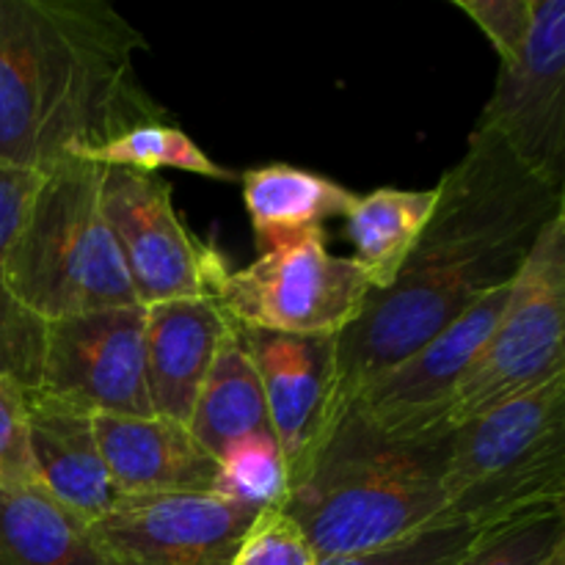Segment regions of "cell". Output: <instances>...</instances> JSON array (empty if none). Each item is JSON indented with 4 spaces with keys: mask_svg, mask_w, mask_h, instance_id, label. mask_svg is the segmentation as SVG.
<instances>
[{
    "mask_svg": "<svg viewBox=\"0 0 565 565\" xmlns=\"http://www.w3.org/2000/svg\"><path fill=\"white\" fill-rule=\"evenodd\" d=\"M99 204L141 307L180 298L215 301L230 263L182 224L169 182L147 171L103 166Z\"/></svg>",
    "mask_w": 565,
    "mask_h": 565,
    "instance_id": "obj_8",
    "label": "cell"
},
{
    "mask_svg": "<svg viewBox=\"0 0 565 565\" xmlns=\"http://www.w3.org/2000/svg\"><path fill=\"white\" fill-rule=\"evenodd\" d=\"M28 445H31L36 486L94 524L114 508L116 489L94 434V414L58 397L28 392Z\"/></svg>",
    "mask_w": 565,
    "mask_h": 565,
    "instance_id": "obj_15",
    "label": "cell"
},
{
    "mask_svg": "<svg viewBox=\"0 0 565 565\" xmlns=\"http://www.w3.org/2000/svg\"><path fill=\"white\" fill-rule=\"evenodd\" d=\"M39 180L42 174L0 169V375L17 381L28 392L39 379L44 323L14 298L6 265Z\"/></svg>",
    "mask_w": 565,
    "mask_h": 565,
    "instance_id": "obj_21",
    "label": "cell"
},
{
    "mask_svg": "<svg viewBox=\"0 0 565 565\" xmlns=\"http://www.w3.org/2000/svg\"><path fill=\"white\" fill-rule=\"evenodd\" d=\"M494 47L500 66L522 53L533 20V0H452Z\"/></svg>",
    "mask_w": 565,
    "mask_h": 565,
    "instance_id": "obj_28",
    "label": "cell"
},
{
    "mask_svg": "<svg viewBox=\"0 0 565 565\" xmlns=\"http://www.w3.org/2000/svg\"><path fill=\"white\" fill-rule=\"evenodd\" d=\"M86 160H94L99 166L147 171V174H154L158 169H177L218 182H232L237 177L235 171L215 163L188 132L169 121H149V125L132 127V130L116 136L114 141L88 152Z\"/></svg>",
    "mask_w": 565,
    "mask_h": 565,
    "instance_id": "obj_22",
    "label": "cell"
},
{
    "mask_svg": "<svg viewBox=\"0 0 565 565\" xmlns=\"http://www.w3.org/2000/svg\"><path fill=\"white\" fill-rule=\"evenodd\" d=\"M237 331L263 381L270 434L279 441L292 491L337 428V337Z\"/></svg>",
    "mask_w": 565,
    "mask_h": 565,
    "instance_id": "obj_13",
    "label": "cell"
},
{
    "mask_svg": "<svg viewBox=\"0 0 565 565\" xmlns=\"http://www.w3.org/2000/svg\"><path fill=\"white\" fill-rule=\"evenodd\" d=\"M213 494L257 513L285 508L290 497V475L270 430L243 436L221 452Z\"/></svg>",
    "mask_w": 565,
    "mask_h": 565,
    "instance_id": "obj_23",
    "label": "cell"
},
{
    "mask_svg": "<svg viewBox=\"0 0 565 565\" xmlns=\"http://www.w3.org/2000/svg\"><path fill=\"white\" fill-rule=\"evenodd\" d=\"M565 213V191L530 174L491 130L436 185V207L390 290H370L337 337V423L379 373L406 359L522 270L535 241Z\"/></svg>",
    "mask_w": 565,
    "mask_h": 565,
    "instance_id": "obj_1",
    "label": "cell"
},
{
    "mask_svg": "<svg viewBox=\"0 0 565 565\" xmlns=\"http://www.w3.org/2000/svg\"><path fill=\"white\" fill-rule=\"evenodd\" d=\"M546 565H565V550L555 552V555H552V561L546 563Z\"/></svg>",
    "mask_w": 565,
    "mask_h": 565,
    "instance_id": "obj_29",
    "label": "cell"
},
{
    "mask_svg": "<svg viewBox=\"0 0 565 565\" xmlns=\"http://www.w3.org/2000/svg\"><path fill=\"white\" fill-rule=\"evenodd\" d=\"M147 392L154 417L188 425L202 381L230 320L213 298H180L143 307Z\"/></svg>",
    "mask_w": 565,
    "mask_h": 565,
    "instance_id": "obj_16",
    "label": "cell"
},
{
    "mask_svg": "<svg viewBox=\"0 0 565 565\" xmlns=\"http://www.w3.org/2000/svg\"><path fill=\"white\" fill-rule=\"evenodd\" d=\"M188 430L215 458L243 436L270 430L263 381L241 331L230 323L193 403Z\"/></svg>",
    "mask_w": 565,
    "mask_h": 565,
    "instance_id": "obj_19",
    "label": "cell"
},
{
    "mask_svg": "<svg viewBox=\"0 0 565 565\" xmlns=\"http://www.w3.org/2000/svg\"><path fill=\"white\" fill-rule=\"evenodd\" d=\"M436 207V188L403 191L379 188L356 196L345 213L348 241L353 243V263L367 279L370 290H390L417 248Z\"/></svg>",
    "mask_w": 565,
    "mask_h": 565,
    "instance_id": "obj_18",
    "label": "cell"
},
{
    "mask_svg": "<svg viewBox=\"0 0 565 565\" xmlns=\"http://www.w3.org/2000/svg\"><path fill=\"white\" fill-rule=\"evenodd\" d=\"M447 439L395 441L353 408L281 511L307 535L318 561L390 550L441 524Z\"/></svg>",
    "mask_w": 565,
    "mask_h": 565,
    "instance_id": "obj_3",
    "label": "cell"
},
{
    "mask_svg": "<svg viewBox=\"0 0 565 565\" xmlns=\"http://www.w3.org/2000/svg\"><path fill=\"white\" fill-rule=\"evenodd\" d=\"M478 535V530L447 524V527L425 530L403 544L373 552V555L337 557V561H320V565H452L475 544Z\"/></svg>",
    "mask_w": 565,
    "mask_h": 565,
    "instance_id": "obj_27",
    "label": "cell"
},
{
    "mask_svg": "<svg viewBox=\"0 0 565 565\" xmlns=\"http://www.w3.org/2000/svg\"><path fill=\"white\" fill-rule=\"evenodd\" d=\"M230 565H320L307 535L281 508L259 511Z\"/></svg>",
    "mask_w": 565,
    "mask_h": 565,
    "instance_id": "obj_25",
    "label": "cell"
},
{
    "mask_svg": "<svg viewBox=\"0 0 565 565\" xmlns=\"http://www.w3.org/2000/svg\"><path fill=\"white\" fill-rule=\"evenodd\" d=\"M565 550V508H544L491 527L452 565H546Z\"/></svg>",
    "mask_w": 565,
    "mask_h": 565,
    "instance_id": "obj_24",
    "label": "cell"
},
{
    "mask_svg": "<svg viewBox=\"0 0 565 565\" xmlns=\"http://www.w3.org/2000/svg\"><path fill=\"white\" fill-rule=\"evenodd\" d=\"M143 326L141 303L50 320L31 392L58 397L88 414L152 417Z\"/></svg>",
    "mask_w": 565,
    "mask_h": 565,
    "instance_id": "obj_9",
    "label": "cell"
},
{
    "mask_svg": "<svg viewBox=\"0 0 565 565\" xmlns=\"http://www.w3.org/2000/svg\"><path fill=\"white\" fill-rule=\"evenodd\" d=\"M94 434L119 497L213 491L218 458L204 450L188 425L163 417L94 414Z\"/></svg>",
    "mask_w": 565,
    "mask_h": 565,
    "instance_id": "obj_14",
    "label": "cell"
},
{
    "mask_svg": "<svg viewBox=\"0 0 565 565\" xmlns=\"http://www.w3.org/2000/svg\"><path fill=\"white\" fill-rule=\"evenodd\" d=\"M441 524L486 533L565 508V375L458 425L441 467Z\"/></svg>",
    "mask_w": 565,
    "mask_h": 565,
    "instance_id": "obj_5",
    "label": "cell"
},
{
    "mask_svg": "<svg viewBox=\"0 0 565 565\" xmlns=\"http://www.w3.org/2000/svg\"><path fill=\"white\" fill-rule=\"evenodd\" d=\"M0 565H103L88 524L42 489H0Z\"/></svg>",
    "mask_w": 565,
    "mask_h": 565,
    "instance_id": "obj_20",
    "label": "cell"
},
{
    "mask_svg": "<svg viewBox=\"0 0 565 565\" xmlns=\"http://www.w3.org/2000/svg\"><path fill=\"white\" fill-rule=\"evenodd\" d=\"M141 33L99 0H0V169L47 174L169 121L136 77Z\"/></svg>",
    "mask_w": 565,
    "mask_h": 565,
    "instance_id": "obj_2",
    "label": "cell"
},
{
    "mask_svg": "<svg viewBox=\"0 0 565 565\" xmlns=\"http://www.w3.org/2000/svg\"><path fill=\"white\" fill-rule=\"evenodd\" d=\"M356 193L340 182L290 163H270L243 174V204L263 248L301 237L345 215Z\"/></svg>",
    "mask_w": 565,
    "mask_h": 565,
    "instance_id": "obj_17",
    "label": "cell"
},
{
    "mask_svg": "<svg viewBox=\"0 0 565 565\" xmlns=\"http://www.w3.org/2000/svg\"><path fill=\"white\" fill-rule=\"evenodd\" d=\"M565 375V213L555 215L511 281L494 331L469 367L450 428Z\"/></svg>",
    "mask_w": 565,
    "mask_h": 565,
    "instance_id": "obj_6",
    "label": "cell"
},
{
    "mask_svg": "<svg viewBox=\"0 0 565 565\" xmlns=\"http://www.w3.org/2000/svg\"><path fill=\"white\" fill-rule=\"evenodd\" d=\"M370 285L351 257L326 246V230L265 248L226 270L215 303L235 329L287 337H340L362 315Z\"/></svg>",
    "mask_w": 565,
    "mask_h": 565,
    "instance_id": "obj_7",
    "label": "cell"
},
{
    "mask_svg": "<svg viewBox=\"0 0 565 565\" xmlns=\"http://www.w3.org/2000/svg\"><path fill=\"white\" fill-rule=\"evenodd\" d=\"M508 290L511 285L486 296L434 340L375 375L348 408L386 439L430 441L450 436L456 395L494 331Z\"/></svg>",
    "mask_w": 565,
    "mask_h": 565,
    "instance_id": "obj_10",
    "label": "cell"
},
{
    "mask_svg": "<svg viewBox=\"0 0 565 565\" xmlns=\"http://www.w3.org/2000/svg\"><path fill=\"white\" fill-rule=\"evenodd\" d=\"M99 185L103 166L66 160L42 174L22 215L6 276L17 301L42 323L138 303Z\"/></svg>",
    "mask_w": 565,
    "mask_h": 565,
    "instance_id": "obj_4",
    "label": "cell"
},
{
    "mask_svg": "<svg viewBox=\"0 0 565 565\" xmlns=\"http://www.w3.org/2000/svg\"><path fill=\"white\" fill-rule=\"evenodd\" d=\"M0 489H39L28 445V390L0 375Z\"/></svg>",
    "mask_w": 565,
    "mask_h": 565,
    "instance_id": "obj_26",
    "label": "cell"
},
{
    "mask_svg": "<svg viewBox=\"0 0 565 565\" xmlns=\"http://www.w3.org/2000/svg\"><path fill=\"white\" fill-rule=\"evenodd\" d=\"M257 511L213 491L116 497L88 524L103 565H230Z\"/></svg>",
    "mask_w": 565,
    "mask_h": 565,
    "instance_id": "obj_12",
    "label": "cell"
},
{
    "mask_svg": "<svg viewBox=\"0 0 565 565\" xmlns=\"http://www.w3.org/2000/svg\"><path fill=\"white\" fill-rule=\"evenodd\" d=\"M546 185L565 191V0H533L527 42L500 66L478 125Z\"/></svg>",
    "mask_w": 565,
    "mask_h": 565,
    "instance_id": "obj_11",
    "label": "cell"
}]
</instances>
